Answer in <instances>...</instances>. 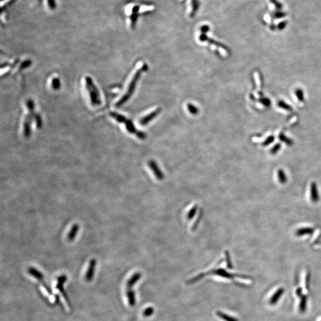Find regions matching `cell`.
Wrapping results in <instances>:
<instances>
[{
    "mask_svg": "<svg viewBox=\"0 0 321 321\" xmlns=\"http://www.w3.org/2000/svg\"><path fill=\"white\" fill-rule=\"evenodd\" d=\"M26 106L28 110V113L24 117L23 121V132L24 137H29L31 133V124L34 120L38 127L41 126V119L38 114L35 113V105L32 101L28 100L26 102Z\"/></svg>",
    "mask_w": 321,
    "mask_h": 321,
    "instance_id": "6da1fadb",
    "label": "cell"
},
{
    "mask_svg": "<svg viewBox=\"0 0 321 321\" xmlns=\"http://www.w3.org/2000/svg\"><path fill=\"white\" fill-rule=\"evenodd\" d=\"M148 69V66L146 64H144L140 68H139L138 70H137V71L135 72L134 76L133 77L132 79L131 80L130 82V84L126 92V94L123 95L122 97L116 102L115 106L117 107H120L130 99V98L132 95L133 93L134 92V91L137 85V82L141 76V74L143 73L144 72L146 71Z\"/></svg>",
    "mask_w": 321,
    "mask_h": 321,
    "instance_id": "7a4b0ae2",
    "label": "cell"
},
{
    "mask_svg": "<svg viewBox=\"0 0 321 321\" xmlns=\"http://www.w3.org/2000/svg\"><path fill=\"white\" fill-rule=\"evenodd\" d=\"M84 83L91 105L92 106L99 105L101 104V95L92 78L88 76L86 77L85 78Z\"/></svg>",
    "mask_w": 321,
    "mask_h": 321,
    "instance_id": "3957f363",
    "label": "cell"
},
{
    "mask_svg": "<svg viewBox=\"0 0 321 321\" xmlns=\"http://www.w3.org/2000/svg\"><path fill=\"white\" fill-rule=\"evenodd\" d=\"M110 116L112 118H113L114 119H115L116 121H117L118 122L124 124L126 128L129 132L132 134H136V136L138 137L140 139H144L146 137L145 134L143 133L137 131L134 127V125L133 124L132 122L129 119H127V118H126L124 116L121 115L120 114L114 113V112L110 113Z\"/></svg>",
    "mask_w": 321,
    "mask_h": 321,
    "instance_id": "277c9868",
    "label": "cell"
},
{
    "mask_svg": "<svg viewBox=\"0 0 321 321\" xmlns=\"http://www.w3.org/2000/svg\"><path fill=\"white\" fill-rule=\"evenodd\" d=\"M97 265V261L95 259H92L89 263V266L88 270L85 274V280L87 282H90L92 280L94 277L95 272L96 270V266Z\"/></svg>",
    "mask_w": 321,
    "mask_h": 321,
    "instance_id": "5b68a950",
    "label": "cell"
},
{
    "mask_svg": "<svg viewBox=\"0 0 321 321\" xmlns=\"http://www.w3.org/2000/svg\"><path fill=\"white\" fill-rule=\"evenodd\" d=\"M148 164H149V166L151 170L153 172L154 175L156 177V179H158L159 180H163V178L164 177V174L161 171V170H160L159 167L156 164V163L155 161H151L149 162Z\"/></svg>",
    "mask_w": 321,
    "mask_h": 321,
    "instance_id": "8992f818",
    "label": "cell"
},
{
    "mask_svg": "<svg viewBox=\"0 0 321 321\" xmlns=\"http://www.w3.org/2000/svg\"><path fill=\"white\" fill-rule=\"evenodd\" d=\"M160 111H161V109L160 108H158V109L155 110V111H153V112L149 114L146 115L145 117L142 118L140 120V124H142V125L147 124L151 120H152V119H153L156 115H158V114L160 113Z\"/></svg>",
    "mask_w": 321,
    "mask_h": 321,
    "instance_id": "52a82bcc",
    "label": "cell"
},
{
    "mask_svg": "<svg viewBox=\"0 0 321 321\" xmlns=\"http://www.w3.org/2000/svg\"><path fill=\"white\" fill-rule=\"evenodd\" d=\"M79 225L78 224H73L67 236V239L69 242L73 241V240L76 238V236L79 232Z\"/></svg>",
    "mask_w": 321,
    "mask_h": 321,
    "instance_id": "ba28073f",
    "label": "cell"
},
{
    "mask_svg": "<svg viewBox=\"0 0 321 321\" xmlns=\"http://www.w3.org/2000/svg\"><path fill=\"white\" fill-rule=\"evenodd\" d=\"M28 273L39 280H42L43 279V275L35 268L30 267L27 269Z\"/></svg>",
    "mask_w": 321,
    "mask_h": 321,
    "instance_id": "9c48e42d",
    "label": "cell"
},
{
    "mask_svg": "<svg viewBox=\"0 0 321 321\" xmlns=\"http://www.w3.org/2000/svg\"><path fill=\"white\" fill-rule=\"evenodd\" d=\"M284 293V289L281 288L280 289H278L277 292H275V293L273 295V296L272 297V298L270 300V304H275V303H277V301L280 299V297L283 295Z\"/></svg>",
    "mask_w": 321,
    "mask_h": 321,
    "instance_id": "30bf717a",
    "label": "cell"
},
{
    "mask_svg": "<svg viewBox=\"0 0 321 321\" xmlns=\"http://www.w3.org/2000/svg\"><path fill=\"white\" fill-rule=\"evenodd\" d=\"M311 199L312 201L314 202H316L318 201V193L317 190V187L315 183H312L311 185Z\"/></svg>",
    "mask_w": 321,
    "mask_h": 321,
    "instance_id": "8fae6325",
    "label": "cell"
},
{
    "mask_svg": "<svg viewBox=\"0 0 321 321\" xmlns=\"http://www.w3.org/2000/svg\"><path fill=\"white\" fill-rule=\"evenodd\" d=\"M140 278V273H136L132 275V277L128 280L127 283V286L128 288L133 287V285L139 280Z\"/></svg>",
    "mask_w": 321,
    "mask_h": 321,
    "instance_id": "7c38bea8",
    "label": "cell"
},
{
    "mask_svg": "<svg viewBox=\"0 0 321 321\" xmlns=\"http://www.w3.org/2000/svg\"><path fill=\"white\" fill-rule=\"evenodd\" d=\"M313 231V230L311 228H303L297 230V231L296 232V234L298 236H302L305 234H312Z\"/></svg>",
    "mask_w": 321,
    "mask_h": 321,
    "instance_id": "4fadbf2b",
    "label": "cell"
},
{
    "mask_svg": "<svg viewBox=\"0 0 321 321\" xmlns=\"http://www.w3.org/2000/svg\"><path fill=\"white\" fill-rule=\"evenodd\" d=\"M127 297L130 305L134 306L135 304V296L134 292L130 290H128L127 291Z\"/></svg>",
    "mask_w": 321,
    "mask_h": 321,
    "instance_id": "5bb4252c",
    "label": "cell"
},
{
    "mask_svg": "<svg viewBox=\"0 0 321 321\" xmlns=\"http://www.w3.org/2000/svg\"><path fill=\"white\" fill-rule=\"evenodd\" d=\"M51 87L53 88V89L55 90L58 89L60 86V82H59L58 78L54 77L53 79H52L51 82Z\"/></svg>",
    "mask_w": 321,
    "mask_h": 321,
    "instance_id": "9a60e30c",
    "label": "cell"
},
{
    "mask_svg": "<svg viewBox=\"0 0 321 321\" xmlns=\"http://www.w3.org/2000/svg\"><path fill=\"white\" fill-rule=\"evenodd\" d=\"M278 179H279V181L281 183H285L286 181H287V177H286V175L285 174L284 172L282 170H279L278 171Z\"/></svg>",
    "mask_w": 321,
    "mask_h": 321,
    "instance_id": "2e32d148",
    "label": "cell"
},
{
    "mask_svg": "<svg viewBox=\"0 0 321 321\" xmlns=\"http://www.w3.org/2000/svg\"><path fill=\"white\" fill-rule=\"evenodd\" d=\"M306 302H307V300H306V296H302V297H301V301H300V310L302 313L304 312L306 310V303H307Z\"/></svg>",
    "mask_w": 321,
    "mask_h": 321,
    "instance_id": "e0dca14e",
    "label": "cell"
},
{
    "mask_svg": "<svg viewBox=\"0 0 321 321\" xmlns=\"http://www.w3.org/2000/svg\"><path fill=\"white\" fill-rule=\"evenodd\" d=\"M47 4L50 10H54L56 8V0H46Z\"/></svg>",
    "mask_w": 321,
    "mask_h": 321,
    "instance_id": "ac0fdd59",
    "label": "cell"
},
{
    "mask_svg": "<svg viewBox=\"0 0 321 321\" xmlns=\"http://www.w3.org/2000/svg\"><path fill=\"white\" fill-rule=\"evenodd\" d=\"M197 207L196 205V206L193 207V208H191L189 210V212L188 213V215H187L188 219L191 220V219H192L194 217V214H196V212L197 211Z\"/></svg>",
    "mask_w": 321,
    "mask_h": 321,
    "instance_id": "d6986e66",
    "label": "cell"
},
{
    "mask_svg": "<svg viewBox=\"0 0 321 321\" xmlns=\"http://www.w3.org/2000/svg\"><path fill=\"white\" fill-rule=\"evenodd\" d=\"M188 108L189 110V112L192 114H197L198 113V110L197 108L194 107V105H193L192 104H189L188 105Z\"/></svg>",
    "mask_w": 321,
    "mask_h": 321,
    "instance_id": "ffe728a7",
    "label": "cell"
},
{
    "mask_svg": "<svg viewBox=\"0 0 321 321\" xmlns=\"http://www.w3.org/2000/svg\"><path fill=\"white\" fill-rule=\"evenodd\" d=\"M15 0H5L4 1V4L5 5H9V4H11V3H13Z\"/></svg>",
    "mask_w": 321,
    "mask_h": 321,
    "instance_id": "44dd1931",
    "label": "cell"
}]
</instances>
